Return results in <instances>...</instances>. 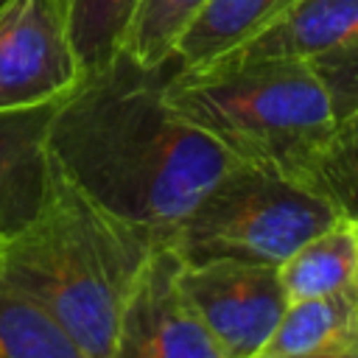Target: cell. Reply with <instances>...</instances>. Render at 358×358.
Here are the masks:
<instances>
[{"label":"cell","instance_id":"obj_1","mask_svg":"<svg viewBox=\"0 0 358 358\" xmlns=\"http://www.w3.org/2000/svg\"><path fill=\"white\" fill-rule=\"evenodd\" d=\"M171 70L145 67L120 50L56 103L48 148L101 210L173 243L238 159L168 103Z\"/></svg>","mask_w":358,"mask_h":358},{"label":"cell","instance_id":"obj_2","mask_svg":"<svg viewBox=\"0 0 358 358\" xmlns=\"http://www.w3.org/2000/svg\"><path fill=\"white\" fill-rule=\"evenodd\" d=\"M165 243L87 199L53 162L42 210L0 238V277L39 305L90 358H115L126 296Z\"/></svg>","mask_w":358,"mask_h":358},{"label":"cell","instance_id":"obj_3","mask_svg":"<svg viewBox=\"0 0 358 358\" xmlns=\"http://www.w3.org/2000/svg\"><path fill=\"white\" fill-rule=\"evenodd\" d=\"M165 98L238 162L291 179L336 123L330 98L308 59L173 67Z\"/></svg>","mask_w":358,"mask_h":358},{"label":"cell","instance_id":"obj_4","mask_svg":"<svg viewBox=\"0 0 358 358\" xmlns=\"http://www.w3.org/2000/svg\"><path fill=\"white\" fill-rule=\"evenodd\" d=\"M333 221L338 213L296 179L238 162L185 218L173 246L185 263L229 257L277 268Z\"/></svg>","mask_w":358,"mask_h":358},{"label":"cell","instance_id":"obj_5","mask_svg":"<svg viewBox=\"0 0 358 358\" xmlns=\"http://www.w3.org/2000/svg\"><path fill=\"white\" fill-rule=\"evenodd\" d=\"M84 78L56 0L0 8V112L64 101Z\"/></svg>","mask_w":358,"mask_h":358},{"label":"cell","instance_id":"obj_6","mask_svg":"<svg viewBox=\"0 0 358 358\" xmlns=\"http://www.w3.org/2000/svg\"><path fill=\"white\" fill-rule=\"evenodd\" d=\"M182 266L171 241L148 255L120 313L115 358H227L182 285Z\"/></svg>","mask_w":358,"mask_h":358},{"label":"cell","instance_id":"obj_7","mask_svg":"<svg viewBox=\"0 0 358 358\" xmlns=\"http://www.w3.org/2000/svg\"><path fill=\"white\" fill-rule=\"evenodd\" d=\"M182 285L227 358H255L288 308L274 266L229 257L185 263Z\"/></svg>","mask_w":358,"mask_h":358},{"label":"cell","instance_id":"obj_8","mask_svg":"<svg viewBox=\"0 0 358 358\" xmlns=\"http://www.w3.org/2000/svg\"><path fill=\"white\" fill-rule=\"evenodd\" d=\"M53 112L56 103L0 112V238L22 229L45 204Z\"/></svg>","mask_w":358,"mask_h":358},{"label":"cell","instance_id":"obj_9","mask_svg":"<svg viewBox=\"0 0 358 358\" xmlns=\"http://www.w3.org/2000/svg\"><path fill=\"white\" fill-rule=\"evenodd\" d=\"M358 39V0H296L255 39L218 62L313 59ZM215 64V62H213Z\"/></svg>","mask_w":358,"mask_h":358},{"label":"cell","instance_id":"obj_10","mask_svg":"<svg viewBox=\"0 0 358 358\" xmlns=\"http://www.w3.org/2000/svg\"><path fill=\"white\" fill-rule=\"evenodd\" d=\"M296 0H207L173 45L176 70L207 67L282 17Z\"/></svg>","mask_w":358,"mask_h":358},{"label":"cell","instance_id":"obj_11","mask_svg":"<svg viewBox=\"0 0 358 358\" xmlns=\"http://www.w3.org/2000/svg\"><path fill=\"white\" fill-rule=\"evenodd\" d=\"M358 268V235L347 218L333 221L327 229L308 238L294 255L277 266L280 285L288 302L330 296L352 288Z\"/></svg>","mask_w":358,"mask_h":358},{"label":"cell","instance_id":"obj_12","mask_svg":"<svg viewBox=\"0 0 358 358\" xmlns=\"http://www.w3.org/2000/svg\"><path fill=\"white\" fill-rule=\"evenodd\" d=\"M358 333V302L350 291L288 302L255 358H302Z\"/></svg>","mask_w":358,"mask_h":358},{"label":"cell","instance_id":"obj_13","mask_svg":"<svg viewBox=\"0 0 358 358\" xmlns=\"http://www.w3.org/2000/svg\"><path fill=\"white\" fill-rule=\"evenodd\" d=\"M294 179L324 199L338 218L358 221V112L333 123Z\"/></svg>","mask_w":358,"mask_h":358},{"label":"cell","instance_id":"obj_14","mask_svg":"<svg viewBox=\"0 0 358 358\" xmlns=\"http://www.w3.org/2000/svg\"><path fill=\"white\" fill-rule=\"evenodd\" d=\"M73 50L87 73L106 67L126 45L143 0H56Z\"/></svg>","mask_w":358,"mask_h":358},{"label":"cell","instance_id":"obj_15","mask_svg":"<svg viewBox=\"0 0 358 358\" xmlns=\"http://www.w3.org/2000/svg\"><path fill=\"white\" fill-rule=\"evenodd\" d=\"M0 358H90L39 305L0 277Z\"/></svg>","mask_w":358,"mask_h":358},{"label":"cell","instance_id":"obj_16","mask_svg":"<svg viewBox=\"0 0 358 358\" xmlns=\"http://www.w3.org/2000/svg\"><path fill=\"white\" fill-rule=\"evenodd\" d=\"M207 0H143L123 53L145 67L171 64L173 45Z\"/></svg>","mask_w":358,"mask_h":358},{"label":"cell","instance_id":"obj_17","mask_svg":"<svg viewBox=\"0 0 358 358\" xmlns=\"http://www.w3.org/2000/svg\"><path fill=\"white\" fill-rule=\"evenodd\" d=\"M308 62L330 98L333 117L341 120L358 112V39L324 50Z\"/></svg>","mask_w":358,"mask_h":358},{"label":"cell","instance_id":"obj_18","mask_svg":"<svg viewBox=\"0 0 358 358\" xmlns=\"http://www.w3.org/2000/svg\"><path fill=\"white\" fill-rule=\"evenodd\" d=\"M302 358H358V333H352L350 338H344L338 344H330L324 350H316L310 355H302Z\"/></svg>","mask_w":358,"mask_h":358},{"label":"cell","instance_id":"obj_19","mask_svg":"<svg viewBox=\"0 0 358 358\" xmlns=\"http://www.w3.org/2000/svg\"><path fill=\"white\" fill-rule=\"evenodd\" d=\"M352 224H355V235H358V221H352ZM352 296L358 302V268H355V280H352Z\"/></svg>","mask_w":358,"mask_h":358},{"label":"cell","instance_id":"obj_20","mask_svg":"<svg viewBox=\"0 0 358 358\" xmlns=\"http://www.w3.org/2000/svg\"><path fill=\"white\" fill-rule=\"evenodd\" d=\"M6 3H8V0H0V8H3V6H6Z\"/></svg>","mask_w":358,"mask_h":358}]
</instances>
